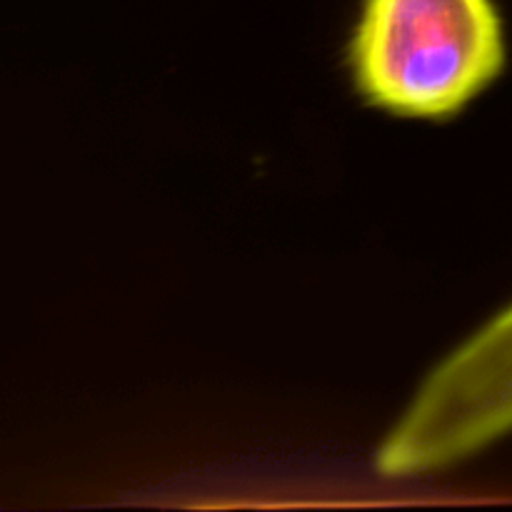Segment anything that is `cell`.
<instances>
[{"mask_svg":"<svg viewBox=\"0 0 512 512\" xmlns=\"http://www.w3.org/2000/svg\"><path fill=\"white\" fill-rule=\"evenodd\" d=\"M343 65L368 108L445 123L505 73L503 13L495 0H358Z\"/></svg>","mask_w":512,"mask_h":512,"instance_id":"1","label":"cell"},{"mask_svg":"<svg viewBox=\"0 0 512 512\" xmlns=\"http://www.w3.org/2000/svg\"><path fill=\"white\" fill-rule=\"evenodd\" d=\"M512 435V303L423 378L375 450L383 478H423Z\"/></svg>","mask_w":512,"mask_h":512,"instance_id":"2","label":"cell"}]
</instances>
